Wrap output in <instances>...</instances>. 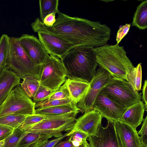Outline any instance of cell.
Segmentation results:
<instances>
[{"label":"cell","mask_w":147,"mask_h":147,"mask_svg":"<svg viewBox=\"0 0 147 147\" xmlns=\"http://www.w3.org/2000/svg\"><path fill=\"white\" fill-rule=\"evenodd\" d=\"M32 23L59 35L75 47L96 48L102 46L107 44L111 34L110 28L105 24L98 21L70 16L59 11L52 27L46 26L39 18Z\"/></svg>","instance_id":"cell-1"},{"label":"cell","mask_w":147,"mask_h":147,"mask_svg":"<svg viewBox=\"0 0 147 147\" xmlns=\"http://www.w3.org/2000/svg\"><path fill=\"white\" fill-rule=\"evenodd\" d=\"M93 48L75 47L62 56L61 59L68 78L90 83L98 65Z\"/></svg>","instance_id":"cell-2"},{"label":"cell","mask_w":147,"mask_h":147,"mask_svg":"<svg viewBox=\"0 0 147 147\" xmlns=\"http://www.w3.org/2000/svg\"><path fill=\"white\" fill-rule=\"evenodd\" d=\"M98 65L110 73L114 77L126 80L127 75L134 67L123 47L119 44H107L94 48Z\"/></svg>","instance_id":"cell-3"},{"label":"cell","mask_w":147,"mask_h":147,"mask_svg":"<svg viewBox=\"0 0 147 147\" xmlns=\"http://www.w3.org/2000/svg\"><path fill=\"white\" fill-rule=\"evenodd\" d=\"M6 67L23 79L30 76L39 80L42 65H36L22 47L18 38L9 37L8 55Z\"/></svg>","instance_id":"cell-4"},{"label":"cell","mask_w":147,"mask_h":147,"mask_svg":"<svg viewBox=\"0 0 147 147\" xmlns=\"http://www.w3.org/2000/svg\"><path fill=\"white\" fill-rule=\"evenodd\" d=\"M100 92L125 108L141 100L142 97L126 80L115 77Z\"/></svg>","instance_id":"cell-5"},{"label":"cell","mask_w":147,"mask_h":147,"mask_svg":"<svg viewBox=\"0 0 147 147\" xmlns=\"http://www.w3.org/2000/svg\"><path fill=\"white\" fill-rule=\"evenodd\" d=\"M35 104L20 86H18L12 90L0 106V117L10 115L34 114Z\"/></svg>","instance_id":"cell-6"},{"label":"cell","mask_w":147,"mask_h":147,"mask_svg":"<svg viewBox=\"0 0 147 147\" xmlns=\"http://www.w3.org/2000/svg\"><path fill=\"white\" fill-rule=\"evenodd\" d=\"M42 66L40 85L55 90L64 83L66 79V71L60 59L49 55Z\"/></svg>","instance_id":"cell-7"},{"label":"cell","mask_w":147,"mask_h":147,"mask_svg":"<svg viewBox=\"0 0 147 147\" xmlns=\"http://www.w3.org/2000/svg\"><path fill=\"white\" fill-rule=\"evenodd\" d=\"M33 31L38 34V39L49 55L60 59L75 47L73 43L52 32L31 23Z\"/></svg>","instance_id":"cell-8"},{"label":"cell","mask_w":147,"mask_h":147,"mask_svg":"<svg viewBox=\"0 0 147 147\" xmlns=\"http://www.w3.org/2000/svg\"><path fill=\"white\" fill-rule=\"evenodd\" d=\"M114 77L109 72L99 67L96 69L90 87L83 98L77 103V107L82 113L93 109L94 101L102 89Z\"/></svg>","instance_id":"cell-9"},{"label":"cell","mask_w":147,"mask_h":147,"mask_svg":"<svg viewBox=\"0 0 147 147\" xmlns=\"http://www.w3.org/2000/svg\"><path fill=\"white\" fill-rule=\"evenodd\" d=\"M76 119L63 117L49 119L34 125L26 131L44 134L58 138L63 135L62 132L73 130Z\"/></svg>","instance_id":"cell-10"},{"label":"cell","mask_w":147,"mask_h":147,"mask_svg":"<svg viewBox=\"0 0 147 147\" xmlns=\"http://www.w3.org/2000/svg\"><path fill=\"white\" fill-rule=\"evenodd\" d=\"M92 109L99 112L107 121L116 122L127 108L121 106L100 92L95 99Z\"/></svg>","instance_id":"cell-11"},{"label":"cell","mask_w":147,"mask_h":147,"mask_svg":"<svg viewBox=\"0 0 147 147\" xmlns=\"http://www.w3.org/2000/svg\"><path fill=\"white\" fill-rule=\"evenodd\" d=\"M115 122L108 121L105 127L100 124L96 133L87 138L91 147H121L115 131Z\"/></svg>","instance_id":"cell-12"},{"label":"cell","mask_w":147,"mask_h":147,"mask_svg":"<svg viewBox=\"0 0 147 147\" xmlns=\"http://www.w3.org/2000/svg\"><path fill=\"white\" fill-rule=\"evenodd\" d=\"M20 43L28 56L36 65H42L49 54L40 41L34 35L23 34L18 37Z\"/></svg>","instance_id":"cell-13"},{"label":"cell","mask_w":147,"mask_h":147,"mask_svg":"<svg viewBox=\"0 0 147 147\" xmlns=\"http://www.w3.org/2000/svg\"><path fill=\"white\" fill-rule=\"evenodd\" d=\"M102 118L99 112L93 109L85 112L83 115L76 119L72 131H80L89 137L92 136L96 132Z\"/></svg>","instance_id":"cell-14"},{"label":"cell","mask_w":147,"mask_h":147,"mask_svg":"<svg viewBox=\"0 0 147 147\" xmlns=\"http://www.w3.org/2000/svg\"><path fill=\"white\" fill-rule=\"evenodd\" d=\"M115 126L121 147H144L136 129L118 121L115 122Z\"/></svg>","instance_id":"cell-15"},{"label":"cell","mask_w":147,"mask_h":147,"mask_svg":"<svg viewBox=\"0 0 147 147\" xmlns=\"http://www.w3.org/2000/svg\"><path fill=\"white\" fill-rule=\"evenodd\" d=\"M145 109L144 103L140 100L127 108L118 121L136 129L143 121Z\"/></svg>","instance_id":"cell-16"},{"label":"cell","mask_w":147,"mask_h":147,"mask_svg":"<svg viewBox=\"0 0 147 147\" xmlns=\"http://www.w3.org/2000/svg\"><path fill=\"white\" fill-rule=\"evenodd\" d=\"M21 78L6 67L0 74V106L12 90L20 84Z\"/></svg>","instance_id":"cell-17"},{"label":"cell","mask_w":147,"mask_h":147,"mask_svg":"<svg viewBox=\"0 0 147 147\" xmlns=\"http://www.w3.org/2000/svg\"><path fill=\"white\" fill-rule=\"evenodd\" d=\"M71 98L76 104L83 98L88 90L90 83L68 78L65 82Z\"/></svg>","instance_id":"cell-18"},{"label":"cell","mask_w":147,"mask_h":147,"mask_svg":"<svg viewBox=\"0 0 147 147\" xmlns=\"http://www.w3.org/2000/svg\"><path fill=\"white\" fill-rule=\"evenodd\" d=\"M52 137L44 134L26 132L17 147H40L46 143L49 139Z\"/></svg>","instance_id":"cell-19"},{"label":"cell","mask_w":147,"mask_h":147,"mask_svg":"<svg viewBox=\"0 0 147 147\" xmlns=\"http://www.w3.org/2000/svg\"><path fill=\"white\" fill-rule=\"evenodd\" d=\"M77 112L70 113L61 115H41L34 114L27 115L24 121L20 127L26 131L34 125L44 120L55 118H76Z\"/></svg>","instance_id":"cell-20"},{"label":"cell","mask_w":147,"mask_h":147,"mask_svg":"<svg viewBox=\"0 0 147 147\" xmlns=\"http://www.w3.org/2000/svg\"><path fill=\"white\" fill-rule=\"evenodd\" d=\"M81 109L77 104H70L50 107L35 109L34 114L41 115H61L72 112L79 113Z\"/></svg>","instance_id":"cell-21"},{"label":"cell","mask_w":147,"mask_h":147,"mask_svg":"<svg viewBox=\"0 0 147 147\" xmlns=\"http://www.w3.org/2000/svg\"><path fill=\"white\" fill-rule=\"evenodd\" d=\"M132 26L144 30L147 28V0L142 1L137 7L134 13Z\"/></svg>","instance_id":"cell-22"},{"label":"cell","mask_w":147,"mask_h":147,"mask_svg":"<svg viewBox=\"0 0 147 147\" xmlns=\"http://www.w3.org/2000/svg\"><path fill=\"white\" fill-rule=\"evenodd\" d=\"M58 0H39V4L40 20L43 22L45 17L53 13H56L59 11L58 9Z\"/></svg>","instance_id":"cell-23"},{"label":"cell","mask_w":147,"mask_h":147,"mask_svg":"<svg viewBox=\"0 0 147 147\" xmlns=\"http://www.w3.org/2000/svg\"><path fill=\"white\" fill-rule=\"evenodd\" d=\"M23 80L20 84L21 87L30 98H32L40 85L39 80L30 76L25 77Z\"/></svg>","instance_id":"cell-24"},{"label":"cell","mask_w":147,"mask_h":147,"mask_svg":"<svg viewBox=\"0 0 147 147\" xmlns=\"http://www.w3.org/2000/svg\"><path fill=\"white\" fill-rule=\"evenodd\" d=\"M126 80L135 90L138 91L141 90L142 86V69L141 63L134 67L126 76Z\"/></svg>","instance_id":"cell-25"},{"label":"cell","mask_w":147,"mask_h":147,"mask_svg":"<svg viewBox=\"0 0 147 147\" xmlns=\"http://www.w3.org/2000/svg\"><path fill=\"white\" fill-rule=\"evenodd\" d=\"M9 44V37L3 34L0 38V74L6 67Z\"/></svg>","instance_id":"cell-26"},{"label":"cell","mask_w":147,"mask_h":147,"mask_svg":"<svg viewBox=\"0 0 147 147\" xmlns=\"http://www.w3.org/2000/svg\"><path fill=\"white\" fill-rule=\"evenodd\" d=\"M27 115H10L0 117V124L14 129L20 126Z\"/></svg>","instance_id":"cell-27"},{"label":"cell","mask_w":147,"mask_h":147,"mask_svg":"<svg viewBox=\"0 0 147 147\" xmlns=\"http://www.w3.org/2000/svg\"><path fill=\"white\" fill-rule=\"evenodd\" d=\"M76 104L71 98L61 99H49L45 98L36 102L35 109L42 108L64 105Z\"/></svg>","instance_id":"cell-28"},{"label":"cell","mask_w":147,"mask_h":147,"mask_svg":"<svg viewBox=\"0 0 147 147\" xmlns=\"http://www.w3.org/2000/svg\"><path fill=\"white\" fill-rule=\"evenodd\" d=\"M26 133L20 127L14 129L12 134L5 139L3 147H17Z\"/></svg>","instance_id":"cell-29"},{"label":"cell","mask_w":147,"mask_h":147,"mask_svg":"<svg viewBox=\"0 0 147 147\" xmlns=\"http://www.w3.org/2000/svg\"><path fill=\"white\" fill-rule=\"evenodd\" d=\"M56 90H52L40 85L32 98L33 101L36 103L42 100L49 96Z\"/></svg>","instance_id":"cell-30"},{"label":"cell","mask_w":147,"mask_h":147,"mask_svg":"<svg viewBox=\"0 0 147 147\" xmlns=\"http://www.w3.org/2000/svg\"><path fill=\"white\" fill-rule=\"evenodd\" d=\"M71 98L70 94L66 82H65L59 89L46 98L49 99H61Z\"/></svg>","instance_id":"cell-31"},{"label":"cell","mask_w":147,"mask_h":147,"mask_svg":"<svg viewBox=\"0 0 147 147\" xmlns=\"http://www.w3.org/2000/svg\"><path fill=\"white\" fill-rule=\"evenodd\" d=\"M73 131L68 139L72 142L74 146L78 147L86 140L89 136L86 134L78 130Z\"/></svg>","instance_id":"cell-32"},{"label":"cell","mask_w":147,"mask_h":147,"mask_svg":"<svg viewBox=\"0 0 147 147\" xmlns=\"http://www.w3.org/2000/svg\"><path fill=\"white\" fill-rule=\"evenodd\" d=\"M140 135V140L144 147H147V116L144 119L141 129L138 132Z\"/></svg>","instance_id":"cell-33"},{"label":"cell","mask_w":147,"mask_h":147,"mask_svg":"<svg viewBox=\"0 0 147 147\" xmlns=\"http://www.w3.org/2000/svg\"><path fill=\"white\" fill-rule=\"evenodd\" d=\"M131 24H126L119 28L116 37L117 43L119 44L122 39L127 34L130 29Z\"/></svg>","instance_id":"cell-34"},{"label":"cell","mask_w":147,"mask_h":147,"mask_svg":"<svg viewBox=\"0 0 147 147\" xmlns=\"http://www.w3.org/2000/svg\"><path fill=\"white\" fill-rule=\"evenodd\" d=\"M13 130L9 127L0 124V141L7 138L12 134Z\"/></svg>","instance_id":"cell-35"},{"label":"cell","mask_w":147,"mask_h":147,"mask_svg":"<svg viewBox=\"0 0 147 147\" xmlns=\"http://www.w3.org/2000/svg\"><path fill=\"white\" fill-rule=\"evenodd\" d=\"M73 131L71 130L68 132L66 134H63L61 136L56 138L53 140L48 141L45 144L40 147H54L58 142L67 136H70L73 133Z\"/></svg>","instance_id":"cell-36"},{"label":"cell","mask_w":147,"mask_h":147,"mask_svg":"<svg viewBox=\"0 0 147 147\" xmlns=\"http://www.w3.org/2000/svg\"><path fill=\"white\" fill-rule=\"evenodd\" d=\"M56 14L53 13L47 16L44 18L42 23L47 27H52L56 21Z\"/></svg>","instance_id":"cell-37"},{"label":"cell","mask_w":147,"mask_h":147,"mask_svg":"<svg viewBox=\"0 0 147 147\" xmlns=\"http://www.w3.org/2000/svg\"><path fill=\"white\" fill-rule=\"evenodd\" d=\"M142 100L144 103L146 111L147 109V81L145 80L142 89Z\"/></svg>","instance_id":"cell-38"},{"label":"cell","mask_w":147,"mask_h":147,"mask_svg":"<svg viewBox=\"0 0 147 147\" xmlns=\"http://www.w3.org/2000/svg\"><path fill=\"white\" fill-rule=\"evenodd\" d=\"M74 146L69 139L63 141H59L54 147H73Z\"/></svg>","instance_id":"cell-39"},{"label":"cell","mask_w":147,"mask_h":147,"mask_svg":"<svg viewBox=\"0 0 147 147\" xmlns=\"http://www.w3.org/2000/svg\"><path fill=\"white\" fill-rule=\"evenodd\" d=\"M73 147H91L89 143H88L86 140L83 142L80 146L78 147L74 146Z\"/></svg>","instance_id":"cell-40"},{"label":"cell","mask_w":147,"mask_h":147,"mask_svg":"<svg viewBox=\"0 0 147 147\" xmlns=\"http://www.w3.org/2000/svg\"><path fill=\"white\" fill-rule=\"evenodd\" d=\"M5 140L0 141V147H3Z\"/></svg>","instance_id":"cell-41"}]
</instances>
